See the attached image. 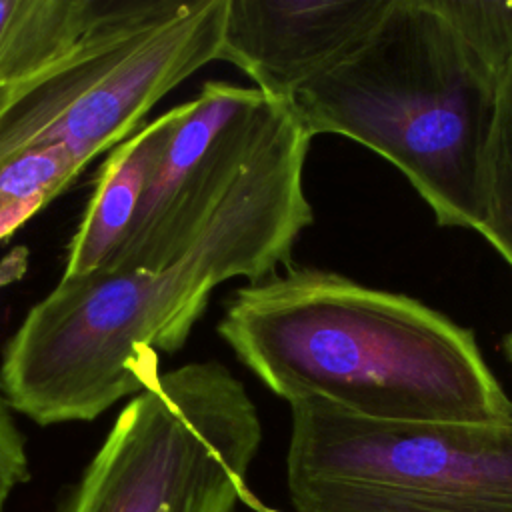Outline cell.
<instances>
[{
	"label": "cell",
	"instance_id": "cell-1",
	"mask_svg": "<svg viewBox=\"0 0 512 512\" xmlns=\"http://www.w3.org/2000/svg\"><path fill=\"white\" fill-rule=\"evenodd\" d=\"M310 140L288 110L166 266L60 278L4 348L0 390L10 408L40 426L98 418L160 374L158 352L184 346L218 284L238 276L258 282L290 266L298 236L314 220L302 186Z\"/></svg>",
	"mask_w": 512,
	"mask_h": 512
},
{
	"label": "cell",
	"instance_id": "cell-2",
	"mask_svg": "<svg viewBox=\"0 0 512 512\" xmlns=\"http://www.w3.org/2000/svg\"><path fill=\"white\" fill-rule=\"evenodd\" d=\"M218 334L288 404L316 400L374 420L512 418L472 330L336 272L288 266L250 282L228 300Z\"/></svg>",
	"mask_w": 512,
	"mask_h": 512
},
{
	"label": "cell",
	"instance_id": "cell-3",
	"mask_svg": "<svg viewBox=\"0 0 512 512\" xmlns=\"http://www.w3.org/2000/svg\"><path fill=\"white\" fill-rule=\"evenodd\" d=\"M498 90L430 0H392L286 106L310 136H346L396 166L440 226L480 232Z\"/></svg>",
	"mask_w": 512,
	"mask_h": 512
},
{
	"label": "cell",
	"instance_id": "cell-4",
	"mask_svg": "<svg viewBox=\"0 0 512 512\" xmlns=\"http://www.w3.org/2000/svg\"><path fill=\"white\" fill-rule=\"evenodd\" d=\"M226 0H120L76 48L0 88V164L62 146L84 166L172 88L218 60Z\"/></svg>",
	"mask_w": 512,
	"mask_h": 512
},
{
	"label": "cell",
	"instance_id": "cell-5",
	"mask_svg": "<svg viewBox=\"0 0 512 512\" xmlns=\"http://www.w3.org/2000/svg\"><path fill=\"white\" fill-rule=\"evenodd\" d=\"M296 512H512V418L374 420L290 404Z\"/></svg>",
	"mask_w": 512,
	"mask_h": 512
},
{
	"label": "cell",
	"instance_id": "cell-6",
	"mask_svg": "<svg viewBox=\"0 0 512 512\" xmlns=\"http://www.w3.org/2000/svg\"><path fill=\"white\" fill-rule=\"evenodd\" d=\"M262 426L220 362L156 374L120 410L64 512H260L248 470Z\"/></svg>",
	"mask_w": 512,
	"mask_h": 512
},
{
	"label": "cell",
	"instance_id": "cell-7",
	"mask_svg": "<svg viewBox=\"0 0 512 512\" xmlns=\"http://www.w3.org/2000/svg\"><path fill=\"white\" fill-rule=\"evenodd\" d=\"M286 114V102L258 88L206 82L184 102L130 234L102 272H152L180 256Z\"/></svg>",
	"mask_w": 512,
	"mask_h": 512
},
{
	"label": "cell",
	"instance_id": "cell-8",
	"mask_svg": "<svg viewBox=\"0 0 512 512\" xmlns=\"http://www.w3.org/2000/svg\"><path fill=\"white\" fill-rule=\"evenodd\" d=\"M392 0H226L218 60L250 76L260 92L288 102L348 54Z\"/></svg>",
	"mask_w": 512,
	"mask_h": 512
},
{
	"label": "cell",
	"instance_id": "cell-9",
	"mask_svg": "<svg viewBox=\"0 0 512 512\" xmlns=\"http://www.w3.org/2000/svg\"><path fill=\"white\" fill-rule=\"evenodd\" d=\"M182 110L184 104L166 110L112 148L70 240L62 278L104 270L114 260L130 234L150 172Z\"/></svg>",
	"mask_w": 512,
	"mask_h": 512
},
{
	"label": "cell",
	"instance_id": "cell-10",
	"mask_svg": "<svg viewBox=\"0 0 512 512\" xmlns=\"http://www.w3.org/2000/svg\"><path fill=\"white\" fill-rule=\"evenodd\" d=\"M120 0H16L0 46V88L60 60L96 30Z\"/></svg>",
	"mask_w": 512,
	"mask_h": 512
},
{
	"label": "cell",
	"instance_id": "cell-11",
	"mask_svg": "<svg viewBox=\"0 0 512 512\" xmlns=\"http://www.w3.org/2000/svg\"><path fill=\"white\" fill-rule=\"evenodd\" d=\"M84 170L62 146L22 150L0 164V240L12 236Z\"/></svg>",
	"mask_w": 512,
	"mask_h": 512
},
{
	"label": "cell",
	"instance_id": "cell-12",
	"mask_svg": "<svg viewBox=\"0 0 512 512\" xmlns=\"http://www.w3.org/2000/svg\"><path fill=\"white\" fill-rule=\"evenodd\" d=\"M472 60L498 84L512 64V0H430Z\"/></svg>",
	"mask_w": 512,
	"mask_h": 512
},
{
	"label": "cell",
	"instance_id": "cell-13",
	"mask_svg": "<svg viewBox=\"0 0 512 512\" xmlns=\"http://www.w3.org/2000/svg\"><path fill=\"white\" fill-rule=\"evenodd\" d=\"M480 234L512 268V64L498 90Z\"/></svg>",
	"mask_w": 512,
	"mask_h": 512
},
{
	"label": "cell",
	"instance_id": "cell-14",
	"mask_svg": "<svg viewBox=\"0 0 512 512\" xmlns=\"http://www.w3.org/2000/svg\"><path fill=\"white\" fill-rule=\"evenodd\" d=\"M28 478L24 438L14 422L12 408L0 390V512L10 494Z\"/></svg>",
	"mask_w": 512,
	"mask_h": 512
},
{
	"label": "cell",
	"instance_id": "cell-15",
	"mask_svg": "<svg viewBox=\"0 0 512 512\" xmlns=\"http://www.w3.org/2000/svg\"><path fill=\"white\" fill-rule=\"evenodd\" d=\"M28 270V248L16 246L0 260V288L18 282Z\"/></svg>",
	"mask_w": 512,
	"mask_h": 512
},
{
	"label": "cell",
	"instance_id": "cell-16",
	"mask_svg": "<svg viewBox=\"0 0 512 512\" xmlns=\"http://www.w3.org/2000/svg\"><path fill=\"white\" fill-rule=\"evenodd\" d=\"M14 4H16V0H0V46H2V40H4V34H6V28L12 20Z\"/></svg>",
	"mask_w": 512,
	"mask_h": 512
},
{
	"label": "cell",
	"instance_id": "cell-17",
	"mask_svg": "<svg viewBox=\"0 0 512 512\" xmlns=\"http://www.w3.org/2000/svg\"><path fill=\"white\" fill-rule=\"evenodd\" d=\"M504 354H506L508 362L512 364V330L504 336Z\"/></svg>",
	"mask_w": 512,
	"mask_h": 512
},
{
	"label": "cell",
	"instance_id": "cell-18",
	"mask_svg": "<svg viewBox=\"0 0 512 512\" xmlns=\"http://www.w3.org/2000/svg\"><path fill=\"white\" fill-rule=\"evenodd\" d=\"M260 512H276V510H270V508H266V506H264Z\"/></svg>",
	"mask_w": 512,
	"mask_h": 512
}]
</instances>
